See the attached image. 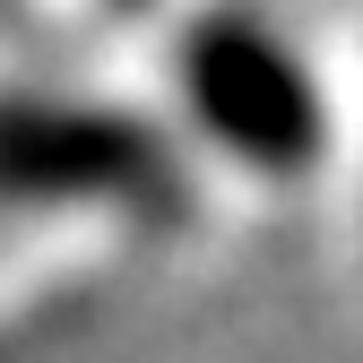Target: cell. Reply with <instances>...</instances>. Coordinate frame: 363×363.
<instances>
[{"label":"cell","mask_w":363,"mask_h":363,"mask_svg":"<svg viewBox=\"0 0 363 363\" xmlns=\"http://www.w3.org/2000/svg\"><path fill=\"white\" fill-rule=\"evenodd\" d=\"M0 199L9 208H130L173 216L182 164L164 130L78 96H0Z\"/></svg>","instance_id":"6da1fadb"},{"label":"cell","mask_w":363,"mask_h":363,"mask_svg":"<svg viewBox=\"0 0 363 363\" xmlns=\"http://www.w3.org/2000/svg\"><path fill=\"white\" fill-rule=\"evenodd\" d=\"M121 9H147V0H121Z\"/></svg>","instance_id":"3957f363"},{"label":"cell","mask_w":363,"mask_h":363,"mask_svg":"<svg viewBox=\"0 0 363 363\" xmlns=\"http://www.w3.org/2000/svg\"><path fill=\"white\" fill-rule=\"evenodd\" d=\"M182 104L251 173H303L320 156V130H329L320 86L294 61V43L242 9H216L182 35Z\"/></svg>","instance_id":"7a4b0ae2"}]
</instances>
